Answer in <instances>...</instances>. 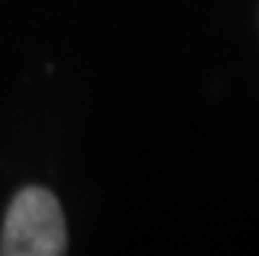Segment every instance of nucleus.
<instances>
[{"mask_svg":"<svg viewBox=\"0 0 259 256\" xmlns=\"http://www.w3.org/2000/svg\"><path fill=\"white\" fill-rule=\"evenodd\" d=\"M68 235L60 204L50 191L29 186L13 196L3 222V256H60Z\"/></svg>","mask_w":259,"mask_h":256,"instance_id":"obj_1","label":"nucleus"}]
</instances>
